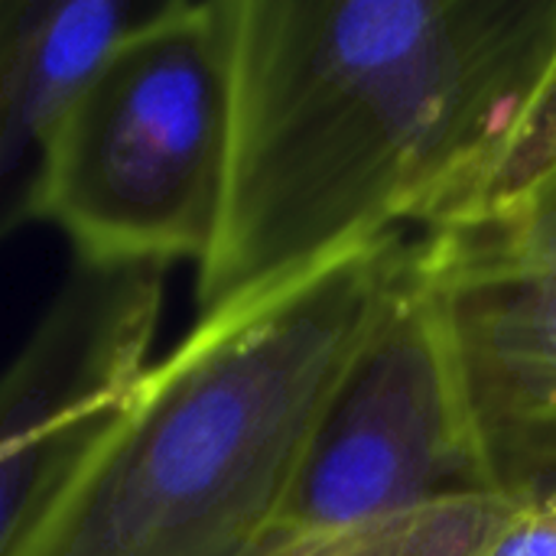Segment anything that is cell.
I'll list each match as a JSON object with an SVG mask.
<instances>
[{
    "label": "cell",
    "instance_id": "cell-9",
    "mask_svg": "<svg viewBox=\"0 0 556 556\" xmlns=\"http://www.w3.org/2000/svg\"><path fill=\"white\" fill-rule=\"evenodd\" d=\"M482 556H556V505L518 508Z\"/></svg>",
    "mask_w": 556,
    "mask_h": 556
},
{
    "label": "cell",
    "instance_id": "cell-4",
    "mask_svg": "<svg viewBox=\"0 0 556 556\" xmlns=\"http://www.w3.org/2000/svg\"><path fill=\"white\" fill-rule=\"evenodd\" d=\"M489 495L556 505V176L414 235Z\"/></svg>",
    "mask_w": 556,
    "mask_h": 556
},
{
    "label": "cell",
    "instance_id": "cell-7",
    "mask_svg": "<svg viewBox=\"0 0 556 556\" xmlns=\"http://www.w3.org/2000/svg\"><path fill=\"white\" fill-rule=\"evenodd\" d=\"M163 0H0V238L26 222L39 150L104 59Z\"/></svg>",
    "mask_w": 556,
    "mask_h": 556
},
{
    "label": "cell",
    "instance_id": "cell-3",
    "mask_svg": "<svg viewBox=\"0 0 556 556\" xmlns=\"http://www.w3.org/2000/svg\"><path fill=\"white\" fill-rule=\"evenodd\" d=\"M231 55L235 0H163L46 137L26 222L59 231L81 267H199L225 199Z\"/></svg>",
    "mask_w": 556,
    "mask_h": 556
},
{
    "label": "cell",
    "instance_id": "cell-5",
    "mask_svg": "<svg viewBox=\"0 0 556 556\" xmlns=\"http://www.w3.org/2000/svg\"><path fill=\"white\" fill-rule=\"evenodd\" d=\"M489 495L417 264L339 378L264 547ZM261 547V551H264Z\"/></svg>",
    "mask_w": 556,
    "mask_h": 556
},
{
    "label": "cell",
    "instance_id": "cell-6",
    "mask_svg": "<svg viewBox=\"0 0 556 556\" xmlns=\"http://www.w3.org/2000/svg\"><path fill=\"white\" fill-rule=\"evenodd\" d=\"M163 270L75 264L0 371V556L153 362Z\"/></svg>",
    "mask_w": 556,
    "mask_h": 556
},
{
    "label": "cell",
    "instance_id": "cell-1",
    "mask_svg": "<svg viewBox=\"0 0 556 556\" xmlns=\"http://www.w3.org/2000/svg\"><path fill=\"white\" fill-rule=\"evenodd\" d=\"M554 49L556 0H235L195 319L463 215Z\"/></svg>",
    "mask_w": 556,
    "mask_h": 556
},
{
    "label": "cell",
    "instance_id": "cell-2",
    "mask_svg": "<svg viewBox=\"0 0 556 556\" xmlns=\"http://www.w3.org/2000/svg\"><path fill=\"white\" fill-rule=\"evenodd\" d=\"M410 261L414 235H391L192 319L94 430L10 556L257 554Z\"/></svg>",
    "mask_w": 556,
    "mask_h": 556
},
{
    "label": "cell",
    "instance_id": "cell-8",
    "mask_svg": "<svg viewBox=\"0 0 556 556\" xmlns=\"http://www.w3.org/2000/svg\"><path fill=\"white\" fill-rule=\"evenodd\" d=\"M556 176V49L466 212L515 202ZM463 212V215H466Z\"/></svg>",
    "mask_w": 556,
    "mask_h": 556
}]
</instances>
